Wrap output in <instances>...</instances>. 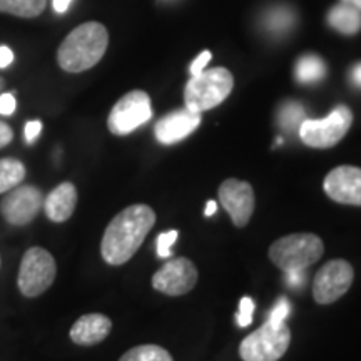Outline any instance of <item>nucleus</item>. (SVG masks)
Instances as JSON below:
<instances>
[{
  "instance_id": "obj_3",
  "label": "nucleus",
  "mask_w": 361,
  "mask_h": 361,
  "mask_svg": "<svg viewBox=\"0 0 361 361\" xmlns=\"http://www.w3.org/2000/svg\"><path fill=\"white\" fill-rule=\"evenodd\" d=\"M234 87L233 74L224 67H216L192 75L184 89V102L189 111L204 112L218 107Z\"/></svg>"
},
{
  "instance_id": "obj_28",
  "label": "nucleus",
  "mask_w": 361,
  "mask_h": 361,
  "mask_svg": "<svg viewBox=\"0 0 361 361\" xmlns=\"http://www.w3.org/2000/svg\"><path fill=\"white\" fill-rule=\"evenodd\" d=\"M211 61V52L209 51H202L200 56H197L196 59H194V62L191 66H189V74L192 75H200L201 72L206 71V66L209 64Z\"/></svg>"
},
{
  "instance_id": "obj_21",
  "label": "nucleus",
  "mask_w": 361,
  "mask_h": 361,
  "mask_svg": "<svg viewBox=\"0 0 361 361\" xmlns=\"http://www.w3.org/2000/svg\"><path fill=\"white\" fill-rule=\"evenodd\" d=\"M305 119H306V114H305L303 106L295 101L283 104V107L279 109V114H278L279 126L290 134L298 133L301 128V124L305 123Z\"/></svg>"
},
{
  "instance_id": "obj_27",
  "label": "nucleus",
  "mask_w": 361,
  "mask_h": 361,
  "mask_svg": "<svg viewBox=\"0 0 361 361\" xmlns=\"http://www.w3.org/2000/svg\"><path fill=\"white\" fill-rule=\"evenodd\" d=\"M16 92L0 94V116H12L16 112Z\"/></svg>"
},
{
  "instance_id": "obj_7",
  "label": "nucleus",
  "mask_w": 361,
  "mask_h": 361,
  "mask_svg": "<svg viewBox=\"0 0 361 361\" xmlns=\"http://www.w3.org/2000/svg\"><path fill=\"white\" fill-rule=\"evenodd\" d=\"M351 124H353L351 111L346 106H338L324 119H305L298 134L306 146L328 149L336 146L345 137Z\"/></svg>"
},
{
  "instance_id": "obj_2",
  "label": "nucleus",
  "mask_w": 361,
  "mask_h": 361,
  "mask_svg": "<svg viewBox=\"0 0 361 361\" xmlns=\"http://www.w3.org/2000/svg\"><path fill=\"white\" fill-rule=\"evenodd\" d=\"M109 45L107 29L99 22H87L75 27L57 51V62L62 71L79 74L89 71L104 57Z\"/></svg>"
},
{
  "instance_id": "obj_25",
  "label": "nucleus",
  "mask_w": 361,
  "mask_h": 361,
  "mask_svg": "<svg viewBox=\"0 0 361 361\" xmlns=\"http://www.w3.org/2000/svg\"><path fill=\"white\" fill-rule=\"evenodd\" d=\"M178 236L179 231H176V229L159 234V238H157V255H159V258H171V247H173Z\"/></svg>"
},
{
  "instance_id": "obj_32",
  "label": "nucleus",
  "mask_w": 361,
  "mask_h": 361,
  "mask_svg": "<svg viewBox=\"0 0 361 361\" xmlns=\"http://www.w3.org/2000/svg\"><path fill=\"white\" fill-rule=\"evenodd\" d=\"M13 62V52L7 45H0V69H7Z\"/></svg>"
},
{
  "instance_id": "obj_8",
  "label": "nucleus",
  "mask_w": 361,
  "mask_h": 361,
  "mask_svg": "<svg viewBox=\"0 0 361 361\" xmlns=\"http://www.w3.org/2000/svg\"><path fill=\"white\" fill-rule=\"evenodd\" d=\"M152 117L151 97L144 90H130L121 97L107 117V128L114 135H128Z\"/></svg>"
},
{
  "instance_id": "obj_33",
  "label": "nucleus",
  "mask_w": 361,
  "mask_h": 361,
  "mask_svg": "<svg viewBox=\"0 0 361 361\" xmlns=\"http://www.w3.org/2000/svg\"><path fill=\"white\" fill-rule=\"evenodd\" d=\"M350 79H351V84L361 89V62L360 64L353 66V69L350 72Z\"/></svg>"
},
{
  "instance_id": "obj_10",
  "label": "nucleus",
  "mask_w": 361,
  "mask_h": 361,
  "mask_svg": "<svg viewBox=\"0 0 361 361\" xmlns=\"http://www.w3.org/2000/svg\"><path fill=\"white\" fill-rule=\"evenodd\" d=\"M44 207V194L37 186L27 184L6 192L0 201V214L12 226H27L37 218Z\"/></svg>"
},
{
  "instance_id": "obj_14",
  "label": "nucleus",
  "mask_w": 361,
  "mask_h": 361,
  "mask_svg": "<svg viewBox=\"0 0 361 361\" xmlns=\"http://www.w3.org/2000/svg\"><path fill=\"white\" fill-rule=\"evenodd\" d=\"M201 114L200 112L186 109H178L171 114L164 116L161 121H157L154 133L157 141L161 144H176L183 139H186L189 134L200 128Z\"/></svg>"
},
{
  "instance_id": "obj_35",
  "label": "nucleus",
  "mask_w": 361,
  "mask_h": 361,
  "mask_svg": "<svg viewBox=\"0 0 361 361\" xmlns=\"http://www.w3.org/2000/svg\"><path fill=\"white\" fill-rule=\"evenodd\" d=\"M216 211H218V204H216V201H207L206 209H204V214L207 216V218H211Z\"/></svg>"
},
{
  "instance_id": "obj_36",
  "label": "nucleus",
  "mask_w": 361,
  "mask_h": 361,
  "mask_svg": "<svg viewBox=\"0 0 361 361\" xmlns=\"http://www.w3.org/2000/svg\"><path fill=\"white\" fill-rule=\"evenodd\" d=\"M343 4H346V6H351V7H355L356 11H360L361 12V0H341Z\"/></svg>"
},
{
  "instance_id": "obj_31",
  "label": "nucleus",
  "mask_w": 361,
  "mask_h": 361,
  "mask_svg": "<svg viewBox=\"0 0 361 361\" xmlns=\"http://www.w3.org/2000/svg\"><path fill=\"white\" fill-rule=\"evenodd\" d=\"M12 139H13L12 128L7 123H4V121H0V149L8 146V144L12 142Z\"/></svg>"
},
{
  "instance_id": "obj_5",
  "label": "nucleus",
  "mask_w": 361,
  "mask_h": 361,
  "mask_svg": "<svg viewBox=\"0 0 361 361\" xmlns=\"http://www.w3.org/2000/svg\"><path fill=\"white\" fill-rule=\"evenodd\" d=\"M291 343V331L284 323L266 322L263 326L246 336L239 345L243 361H278Z\"/></svg>"
},
{
  "instance_id": "obj_9",
  "label": "nucleus",
  "mask_w": 361,
  "mask_h": 361,
  "mask_svg": "<svg viewBox=\"0 0 361 361\" xmlns=\"http://www.w3.org/2000/svg\"><path fill=\"white\" fill-rule=\"evenodd\" d=\"M355 271L348 261L333 259L316 273L313 296L318 305H331L341 298L353 284Z\"/></svg>"
},
{
  "instance_id": "obj_24",
  "label": "nucleus",
  "mask_w": 361,
  "mask_h": 361,
  "mask_svg": "<svg viewBox=\"0 0 361 361\" xmlns=\"http://www.w3.org/2000/svg\"><path fill=\"white\" fill-rule=\"evenodd\" d=\"M252 313H255V301L250 296H245L239 303V311L236 314V322L241 328L250 326L252 322Z\"/></svg>"
},
{
  "instance_id": "obj_22",
  "label": "nucleus",
  "mask_w": 361,
  "mask_h": 361,
  "mask_svg": "<svg viewBox=\"0 0 361 361\" xmlns=\"http://www.w3.org/2000/svg\"><path fill=\"white\" fill-rule=\"evenodd\" d=\"M119 361H174L168 350L157 345H141L126 351Z\"/></svg>"
},
{
  "instance_id": "obj_19",
  "label": "nucleus",
  "mask_w": 361,
  "mask_h": 361,
  "mask_svg": "<svg viewBox=\"0 0 361 361\" xmlns=\"http://www.w3.org/2000/svg\"><path fill=\"white\" fill-rule=\"evenodd\" d=\"M25 176L27 169L22 161L13 159V157L0 159V194L8 192L11 189L20 186Z\"/></svg>"
},
{
  "instance_id": "obj_26",
  "label": "nucleus",
  "mask_w": 361,
  "mask_h": 361,
  "mask_svg": "<svg viewBox=\"0 0 361 361\" xmlns=\"http://www.w3.org/2000/svg\"><path fill=\"white\" fill-rule=\"evenodd\" d=\"M290 310H291V306H290V303H288V300L281 298V300H279L278 303L274 305V308H273V311H271L268 322H271V323H284V319H286L288 314H290Z\"/></svg>"
},
{
  "instance_id": "obj_37",
  "label": "nucleus",
  "mask_w": 361,
  "mask_h": 361,
  "mask_svg": "<svg viewBox=\"0 0 361 361\" xmlns=\"http://www.w3.org/2000/svg\"><path fill=\"white\" fill-rule=\"evenodd\" d=\"M4 87H6V79L0 78V90H2Z\"/></svg>"
},
{
  "instance_id": "obj_17",
  "label": "nucleus",
  "mask_w": 361,
  "mask_h": 361,
  "mask_svg": "<svg viewBox=\"0 0 361 361\" xmlns=\"http://www.w3.org/2000/svg\"><path fill=\"white\" fill-rule=\"evenodd\" d=\"M328 24L338 32L345 35H355L361 30V12L355 7L340 4L333 7L328 13Z\"/></svg>"
},
{
  "instance_id": "obj_15",
  "label": "nucleus",
  "mask_w": 361,
  "mask_h": 361,
  "mask_svg": "<svg viewBox=\"0 0 361 361\" xmlns=\"http://www.w3.org/2000/svg\"><path fill=\"white\" fill-rule=\"evenodd\" d=\"M111 329V318L101 313H89L80 316L78 322L72 324L69 336L75 345L92 346L106 340L109 336Z\"/></svg>"
},
{
  "instance_id": "obj_13",
  "label": "nucleus",
  "mask_w": 361,
  "mask_h": 361,
  "mask_svg": "<svg viewBox=\"0 0 361 361\" xmlns=\"http://www.w3.org/2000/svg\"><path fill=\"white\" fill-rule=\"evenodd\" d=\"M324 192L340 204L361 206V169L340 166L333 169L323 183Z\"/></svg>"
},
{
  "instance_id": "obj_20",
  "label": "nucleus",
  "mask_w": 361,
  "mask_h": 361,
  "mask_svg": "<svg viewBox=\"0 0 361 361\" xmlns=\"http://www.w3.org/2000/svg\"><path fill=\"white\" fill-rule=\"evenodd\" d=\"M47 0H0V12L22 19H34L45 11Z\"/></svg>"
},
{
  "instance_id": "obj_23",
  "label": "nucleus",
  "mask_w": 361,
  "mask_h": 361,
  "mask_svg": "<svg viewBox=\"0 0 361 361\" xmlns=\"http://www.w3.org/2000/svg\"><path fill=\"white\" fill-rule=\"evenodd\" d=\"M295 13L288 7H276L264 17V27L273 34H283L295 25Z\"/></svg>"
},
{
  "instance_id": "obj_11",
  "label": "nucleus",
  "mask_w": 361,
  "mask_h": 361,
  "mask_svg": "<svg viewBox=\"0 0 361 361\" xmlns=\"http://www.w3.org/2000/svg\"><path fill=\"white\" fill-rule=\"evenodd\" d=\"M197 269L188 258L166 261L164 266L152 276L154 290L168 296H183L196 286Z\"/></svg>"
},
{
  "instance_id": "obj_16",
  "label": "nucleus",
  "mask_w": 361,
  "mask_h": 361,
  "mask_svg": "<svg viewBox=\"0 0 361 361\" xmlns=\"http://www.w3.org/2000/svg\"><path fill=\"white\" fill-rule=\"evenodd\" d=\"M78 206V189L72 183H62L44 197L45 216L54 223H64L74 214Z\"/></svg>"
},
{
  "instance_id": "obj_12",
  "label": "nucleus",
  "mask_w": 361,
  "mask_h": 361,
  "mask_svg": "<svg viewBox=\"0 0 361 361\" xmlns=\"http://www.w3.org/2000/svg\"><path fill=\"white\" fill-rule=\"evenodd\" d=\"M219 201L238 228L250 223L256 202L250 183L234 178L226 179L219 188Z\"/></svg>"
},
{
  "instance_id": "obj_6",
  "label": "nucleus",
  "mask_w": 361,
  "mask_h": 361,
  "mask_svg": "<svg viewBox=\"0 0 361 361\" xmlns=\"http://www.w3.org/2000/svg\"><path fill=\"white\" fill-rule=\"evenodd\" d=\"M56 276L57 264L54 256L44 247L34 246L22 258L17 286L25 298H37L52 286Z\"/></svg>"
},
{
  "instance_id": "obj_4",
  "label": "nucleus",
  "mask_w": 361,
  "mask_h": 361,
  "mask_svg": "<svg viewBox=\"0 0 361 361\" xmlns=\"http://www.w3.org/2000/svg\"><path fill=\"white\" fill-rule=\"evenodd\" d=\"M322 238L311 233H295L274 241L269 247V259L283 271L306 269L323 256Z\"/></svg>"
},
{
  "instance_id": "obj_30",
  "label": "nucleus",
  "mask_w": 361,
  "mask_h": 361,
  "mask_svg": "<svg viewBox=\"0 0 361 361\" xmlns=\"http://www.w3.org/2000/svg\"><path fill=\"white\" fill-rule=\"evenodd\" d=\"M284 273H286V283L290 284L291 288L303 286L305 284V279H306L305 269H291V271H284Z\"/></svg>"
},
{
  "instance_id": "obj_1",
  "label": "nucleus",
  "mask_w": 361,
  "mask_h": 361,
  "mask_svg": "<svg viewBox=\"0 0 361 361\" xmlns=\"http://www.w3.org/2000/svg\"><path fill=\"white\" fill-rule=\"evenodd\" d=\"M156 224V213L147 204H133L121 211L106 228L101 243L107 264L121 266L133 258Z\"/></svg>"
},
{
  "instance_id": "obj_29",
  "label": "nucleus",
  "mask_w": 361,
  "mask_h": 361,
  "mask_svg": "<svg viewBox=\"0 0 361 361\" xmlns=\"http://www.w3.org/2000/svg\"><path fill=\"white\" fill-rule=\"evenodd\" d=\"M24 133H25V142L34 144L35 139H37L40 133H42V123H40V121H29V123L25 124Z\"/></svg>"
},
{
  "instance_id": "obj_34",
  "label": "nucleus",
  "mask_w": 361,
  "mask_h": 361,
  "mask_svg": "<svg viewBox=\"0 0 361 361\" xmlns=\"http://www.w3.org/2000/svg\"><path fill=\"white\" fill-rule=\"evenodd\" d=\"M72 0H54V11L57 13H64L69 11Z\"/></svg>"
},
{
  "instance_id": "obj_18",
  "label": "nucleus",
  "mask_w": 361,
  "mask_h": 361,
  "mask_svg": "<svg viewBox=\"0 0 361 361\" xmlns=\"http://www.w3.org/2000/svg\"><path fill=\"white\" fill-rule=\"evenodd\" d=\"M295 74L298 82L301 84L319 82L326 75V64L322 57L314 56V54H306L298 59Z\"/></svg>"
}]
</instances>
